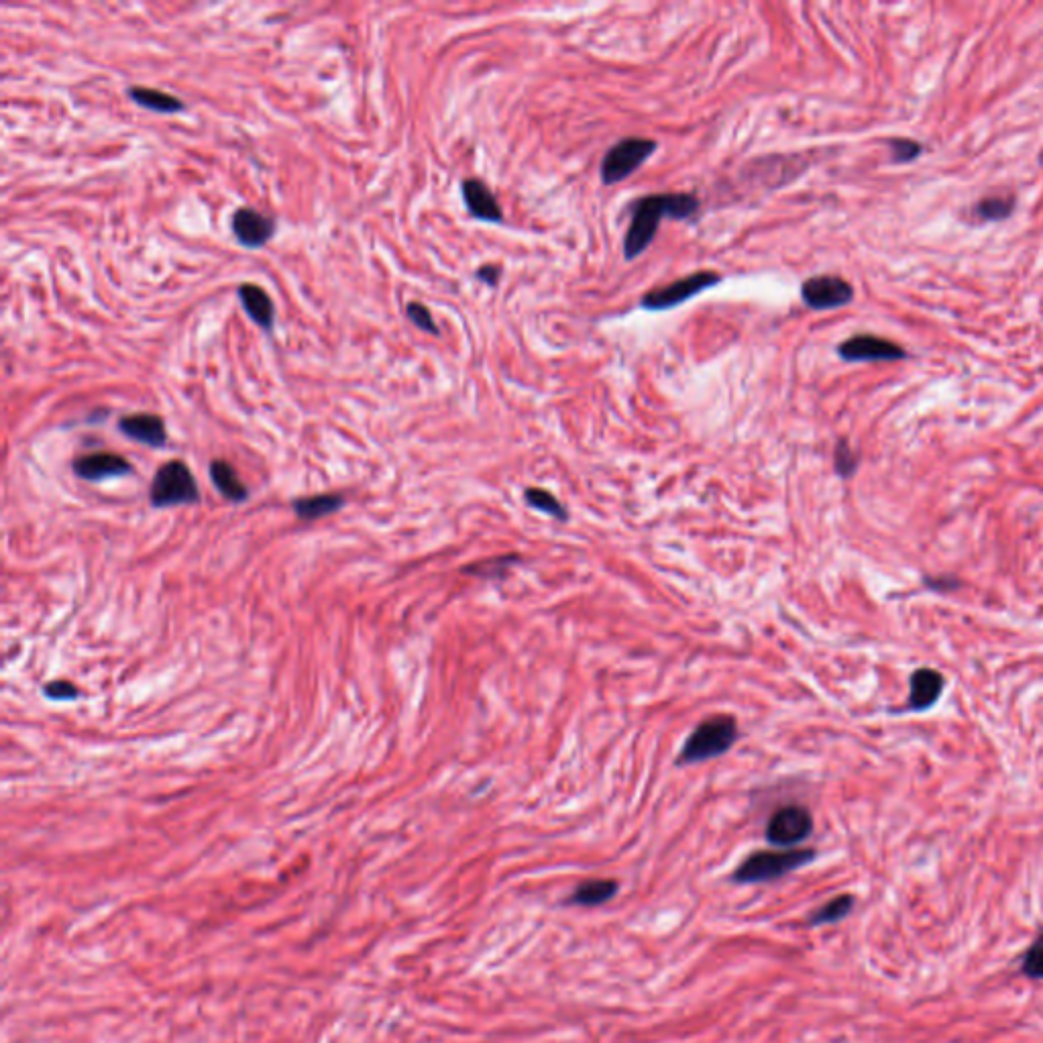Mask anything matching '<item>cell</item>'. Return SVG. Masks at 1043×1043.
I'll use <instances>...</instances> for the list:
<instances>
[{"mask_svg":"<svg viewBox=\"0 0 1043 1043\" xmlns=\"http://www.w3.org/2000/svg\"><path fill=\"white\" fill-rule=\"evenodd\" d=\"M813 832V817L801 805H785L777 809L766 826V840L779 848H791L809 838Z\"/></svg>","mask_w":1043,"mask_h":1043,"instance_id":"cell-7","label":"cell"},{"mask_svg":"<svg viewBox=\"0 0 1043 1043\" xmlns=\"http://www.w3.org/2000/svg\"><path fill=\"white\" fill-rule=\"evenodd\" d=\"M475 276H477L479 282H483V284H487V286L493 288V286H498V282H500L502 267L496 265V263H487V265H481V267L475 271Z\"/></svg>","mask_w":1043,"mask_h":1043,"instance_id":"cell-28","label":"cell"},{"mask_svg":"<svg viewBox=\"0 0 1043 1043\" xmlns=\"http://www.w3.org/2000/svg\"><path fill=\"white\" fill-rule=\"evenodd\" d=\"M45 693L51 699H74L78 695V689L68 681H56L45 687Z\"/></svg>","mask_w":1043,"mask_h":1043,"instance_id":"cell-29","label":"cell"},{"mask_svg":"<svg viewBox=\"0 0 1043 1043\" xmlns=\"http://www.w3.org/2000/svg\"><path fill=\"white\" fill-rule=\"evenodd\" d=\"M406 316L412 320L414 326L420 328V331H424V333H428V335H434V337L441 335V331H438V328H436V322H434L430 310H428L424 304H420V302H410V304L406 306Z\"/></svg>","mask_w":1043,"mask_h":1043,"instance_id":"cell-25","label":"cell"},{"mask_svg":"<svg viewBox=\"0 0 1043 1043\" xmlns=\"http://www.w3.org/2000/svg\"><path fill=\"white\" fill-rule=\"evenodd\" d=\"M699 198L693 194H650L632 202V221L624 237V259L640 257L658 233V223L665 218L689 221L699 212Z\"/></svg>","mask_w":1043,"mask_h":1043,"instance_id":"cell-1","label":"cell"},{"mask_svg":"<svg viewBox=\"0 0 1043 1043\" xmlns=\"http://www.w3.org/2000/svg\"><path fill=\"white\" fill-rule=\"evenodd\" d=\"M231 229L235 239L247 249H259L276 235V218H271L251 206H241L233 212Z\"/></svg>","mask_w":1043,"mask_h":1043,"instance_id":"cell-10","label":"cell"},{"mask_svg":"<svg viewBox=\"0 0 1043 1043\" xmlns=\"http://www.w3.org/2000/svg\"><path fill=\"white\" fill-rule=\"evenodd\" d=\"M210 477L212 481L216 483V487L221 489V493L225 498L233 500V502H241L247 498V487L241 483L237 471L233 469L231 463L227 461H212L210 465Z\"/></svg>","mask_w":1043,"mask_h":1043,"instance_id":"cell-19","label":"cell"},{"mask_svg":"<svg viewBox=\"0 0 1043 1043\" xmlns=\"http://www.w3.org/2000/svg\"><path fill=\"white\" fill-rule=\"evenodd\" d=\"M1017 206V196L1011 192H997L988 194L980 200H976L968 208V218L974 225H986V223H1001L1013 214Z\"/></svg>","mask_w":1043,"mask_h":1043,"instance_id":"cell-14","label":"cell"},{"mask_svg":"<svg viewBox=\"0 0 1043 1043\" xmlns=\"http://www.w3.org/2000/svg\"><path fill=\"white\" fill-rule=\"evenodd\" d=\"M74 471L86 481H102L131 473L127 459L115 453H92L74 461Z\"/></svg>","mask_w":1043,"mask_h":1043,"instance_id":"cell-13","label":"cell"},{"mask_svg":"<svg viewBox=\"0 0 1043 1043\" xmlns=\"http://www.w3.org/2000/svg\"><path fill=\"white\" fill-rule=\"evenodd\" d=\"M516 561V557H500V559H491V561H483V563H477L475 567H469L467 573H475V575H487V577H496L500 575L502 571H506L508 567H512V563Z\"/></svg>","mask_w":1043,"mask_h":1043,"instance_id":"cell-27","label":"cell"},{"mask_svg":"<svg viewBox=\"0 0 1043 1043\" xmlns=\"http://www.w3.org/2000/svg\"><path fill=\"white\" fill-rule=\"evenodd\" d=\"M1039 161H1041V163H1043V151H1041V153H1039Z\"/></svg>","mask_w":1043,"mask_h":1043,"instance_id":"cell-30","label":"cell"},{"mask_svg":"<svg viewBox=\"0 0 1043 1043\" xmlns=\"http://www.w3.org/2000/svg\"><path fill=\"white\" fill-rule=\"evenodd\" d=\"M738 738V724L732 716H713L703 720L687 738L679 764H697L718 758L732 748Z\"/></svg>","mask_w":1043,"mask_h":1043,"instance_id":"cell-3","label":"cell"},{"mask_svg":"<svg viewBox=\"0 0 1043 1043\" xmlns=\"http://www.w3.org/2000/svg\"><path fill=\"white\" fill-rule=\"evenodd\" d=\"M149 496L153 506L159 508L192 504L198 500V487L184 461H168L155 473Z\"/></svg>","mask_w":1043,"mask_h":1043,"instance_id":"cell-5","label":"cell"},{"mask_svg":"<svg viewBox=\"0 0 1043 1043\" xmlns=\"http://www.w3.org/2000/svg\"><path fill=\"white\" fill-rule=\"evenodd\" d=\"M801 300L811 310H834L854 300V288L840 276H813L801 284Z\"/></svg>","mask_w":1043,"mask_h":1043,"instance_id":"cell-8","label":"cell"},{"mask_svg":"<svg viewBox=\"0 0 1043 1043\" xmlns=\"http://www.w3.org/2000/svg\"><path fill=\"white\" fill-rule=\"evenodd\" d=\"M838 355L848 363H891L907 359V351L889 339L876 335H856L838 347Z\"/></svg>","mask_w":1043,"mask_h":1043,"instance_id":"cell-9","label":"cell"},{"mask_svg":"<svg viewBox=\"0 0 1043 1043\" xmlns=\"http://www.w3.org/2000/svg\"><path fill=\"white\" fill-rule=\"evenodd\" d=\"M722 282V276L718 271H695L689 276L671 282L663 288H654L640 300V306L646 310H669L673 306H679L691 298H695L699 292L718 286Z\"/></svg>","mask_w":1043,"mask_h":1043,"instance_id":"cell-6","label":"cell"},{"mask_svg":"<svg viewBox=\"0 0 1043 1043\" xmlns=\"http://www.w3.org/2000/svg\"><path fill=\"white\" fill-rule=\"evenodd\" d=\"M856 905V899L852 895H838L834 897L832 901H828L826 905H821L819 909H815L809 917V925L815 927V925H828V923H838L842 919H846L852 909Z\"/></svg>","mask_w":1043,"mask_h":1043,"instance_id":"cell-20","label":"cell"},{"mask_svg":"<svg viewBox=\"0 0 1043 1043\" xmlns=\"http://www.w3.org/2000/svg\"><path fill=\"white\" fill-rule=\"evenodd\" d=\"M119 430L125 436L133 438V441H137L141 445H147V447H153V449L163 447V445H166V441H168L166 422H163L157 414L141 412V414L123 416L119 420Z\"/></svg>","mask_w":1043,"mask_h":1043,"instance_id":"cell-12","label":"cell"},{"mask_svg":"<svg viewBox=\"0 0 1043 1043\" xmlns=\"http://www.w3.org/2000/svg\"><path fill=\"white\" fill-rule=\"evenodd\" d=\"M834 463H836L838 475H842V477H850L856 471V467H858V457L852 451V447L848 445L846 438H842V441L836 445Z\"/></svg>","mask_w":1043,"mask_h":1043,"instance_id":"cell-26","label":"cell"},{"mask_svg":"<svg viewBox=\"0 0 1043 1043\" xmlns=\"http://www.w3.org/2000/svg\"><path fill=\"white\" fill-rule=\"evenodd\" d=\"M1021 974L1029 980H1043V929H1039L1037 938L1031 942L1021 960Z\"/></svg>","mask_w":1043,"mask_h":1043,"instance_id":"cell-23","label":"cell"},{"mask_svg":"<svg viewBox=\"0 0 1043 1043\" xmlns=\"http://www.w3.org/2000/svg\"><path fill=\"white\" fill-rule=\"evenodd\" d=\"M658 143L646 137H626L612 145L601 159V180L606 186L620 184L654 155Z\"/></svg>","mask_w":1043,"mask_h":1043,"instance_id":"cell-4","label":"cell"},{"mask_svg":"<svg viewBox=\"0 0 1043 1043\" xmlns=\"http://www.w3.org/2000/svg\"><path fill=\"white\" fill-rule=\"evenodd\" d=\"M889 151H891L893 163H909L923 153V145L919 141H913L907 137H895V139H889Z\"/></svg>","mask_w":1043,"mask_h":1043,"instance_id":"cell-24","label":"cell"},{"mask_svg":"<svg viewBox=\"0 0 1043 1043\" xmlns=\"http://www.w3.org/2000/svg\"><path fill=\"white\" fill-rule=\"evenodd\" d=\"M526 502L536 508L538 512H544V514H551L559 520H567V510L563 508V504L553 496L551 491L546 489H540V487H530L526 489Z\"/></svg>","mask_w":1043,"mask_h":1043,"instance_id":"cell-22","label":"cell"},{"mask_svg":"<svg viewBox=\"0 0 1043 1043\" xmlns=\"http://www.w3.org/2000/svg\"><path fill=\"white\" fill-rule=\"evenodd\" d=\"M127 96H129L135 104L147 108V111L159 113V115H176V113H182L184 108H186V104H184L180 98H176V96H172V94H168V92L155 90V88L131 86V88L127 90Z\"/></svg>","mask_w":1043,"mask_h":1043,"instance_id":"cell-18","label":"cell"},{"mask_svg":"<svg viewBox=\"0 0 1043 1043\" xmlns=\"http://www.w3.org/2000/svg\"><path fill=\"white\" fill-rule=\"evenodd\" d=\"M944 685H946V681L938 671H933V669L915 671L911 677L909 707L915 711H923V709L931 707L942 695Z\"/></svg>","mask_w":1043,"mask_h":1043,"instance_id":"cell-16","label":"cell"},{"mask_svg":"<svg viewBox=\"0 0 1043 1043\" xmlns=\"http://www.w3.org/2000/svg\"><path fill=\"white\" fill-rule=\"evenodd\" d=\"M341 506H343V500L339 496H316V498L298 500L294 504V510L302 520H316V518L337 512Z\"/></svg>","mask_w":1043,"mask_h":1043,"instance_id":"cell-21","label":"cell"},{"mask_svg":"<svg viewBox=\"0 0 1043 1043\" xmlns=\"http://www.w3.org/2000/svg\"><path fill=\"white\" fill-rule=\"evenodd\" d=\"M239 300H241L247 316L259 328H263L265 333H269L273 328V322H276V308H273V300L269 298V294L255 284H241Z\"/></svg>","mask_w":1043,"mask_h":1043,"instance_id":"cell-15","label":"cell"},{"mask_svg":"<svg viewBox=\"0 0 1043 1043\" xmlns=\"http://www.w3.org/2000/svg\"><path fill=\"white\" fill-rule=\"evenodd\" d=\"M618 889L620 885L614 878H589V881L577 885V889L569 897V903L581 907H597L612 901Z\"/></svg>","mask_w":1043,"mask_h":1043,"instance_id":"cell-17","label":"cell"},{"mask_svg":"<svg viewBox=\"0 0 1043 1043\" xmlns=\"http://www.w3.org/2000/svg\"><path fill=\"white\" fill-rule=\"evenodd\" d=\"M461 192H463V200H465V206L471 216L479 218V221H483V223H502L504 221V210H502L498 198L493 196V192L487 188V184L483 180H477V178L463 180Z\"/></svg>","mask_w":1043,"mask_h":1043,"instance_id":"cell-11","label":"cell"},{"mask_svg":"<svg viewBox=\"0 0 1043 1043\" xmlns=\"http://www.w3.org/2000/svg\"><path fill=\"white\" fill-rule=\"evenodd\" d=\"M815 858V850L809 848H787V850H762L750 854L734 872L736 883H768L787 876L789 872L805 866Z\"/></svg>","mask_w":1043,"mask_h":1043,"instance_id":"cell-2","label":"cell"}]
</instances>
